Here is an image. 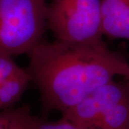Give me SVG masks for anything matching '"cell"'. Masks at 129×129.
Wrapping results in <instances>:
<instances>
[{
  "label": "cell",
  "mask_w": 129,
  "mask_h": 129,
  "mask_svg": "<svg viewBox=\"0 0 129 129\" xmlns=\"http://www.w3.org/2000/svg\"><path fill=\"white\" fill-rule=\"evenodd\" d=\"M26 69L40 92L43 118L70 109L97 88L129 73V63L103 42L42 41L27 55Z\"/></svg>",
  "instance_id": "1"
},
{
  "label": "cell",
  "mask_w": 129,
  "mask_h": 129,
  "mask_svg": "<svg viewBox=\"0 0 129 129\" xmlns=\"http://www.w3.org/2000/svg\"><path fill=\"white\" fill-rule=\"evenodd\" d=\"M103 36L129 41V0H100Z\"/></svg>",
  "instance_id": "5"
},
{
  "label": "cell",
  "mask_w": 129,
  "mask_h": 129,
  "mask_svg": "<svg viewBox=\"0 0 129 129\" xmlns=\"http://www.w3.org/2000/svg\"><path fill=\"white\" fill-rule=\"evenodd\" d=\"M47 26L57 40L85 44L104 42L100 0H50Z\"/></svg>",
  "instance_id": "3"
},
{
  "label": "cell",
  "mask_w": 129,
  "mask_h": 129,
  "mask_svg": "<svg viewBox=\"0 0 129 129\" xmlns=\"http://www.w3.org/2000/svg\"><path fill=\"white\" fill-rule=\"evenodd\" d=\"M129 96L127 81L112 80L104 84L78 104L62 113V117L77 124L95 128L103 115L113 106Z\"/></svg>",
  "instance_id": "4"
},
{
  "label": "cell",
  "mask_w": 129,
  "mask_h": 129,
  "mask_svg": "<svg viewBox=\"0 0 129 129\" xmlns=\"http://www.w3.org/2000/svg\"><path fill=\"white\" fill-rule=\"evenodd\" d=\"M31 78L27 70L0 83V110L12 108L21 99Z\"/></svg>",
  "instance_id": "6"
},
{
  "label": "cell",
  "mask_w": 129,
  "mask_h": 129,
  "mask_svg": "<svg viewBox=\"0 0 129 129\" xmlns=\"http://www.w3.org/2000/svg\"><path fill=\"white\" fill-rule=\"evenodd\" d=\"M124 80H125V81H127L128 82V83L129 84V73L125 76L124 77Z\"/></svg>",
  "instance_id": "12"
},
{
  "label": "cell",
  "mask_w": 129,
  "mask_h": 129,
  "mask_svg": "<svg viewBox=\"0 0 129 129\" xmlns=\"http://www.w3.org/2000/svg\"><path fill=\"white\" fill-rule=\"evenodd\" d=\"M40 118L31 114L28 106L15 108L14 115L6 129H37Z\"/></svg>",
  "instance_id": "8"
},
{
  "label": "cell",
  "mask_w": 129,
  "mask_h": 129,
  "mask_svg": "<svg viewBox=\"0 0 129 129\" xmlns=\"http://www.w3.org/2000/svg\"><path fill=\"white\" fill-rule=\"evenodd\" d=\"M96 129H129V96L113 106L95 125Z\"/></svg>",
  "instance_id": "7"
},
{
  "label": "cell",
  "mask_w": 129,
  "mask_h": 129,
  "mask_svg": "<svg viewBox=\"0 0 129 129\" xmlns=\"http://www.w3.org/2000/svg\"><path fill=\"white\" fill-rule=\"evenodd\" d=\"M24 71L15 62L11 54L0 48V83Z\"/></svg>",
  "instance_id": "9"
},
{
  "label": "cell",
  "mask_w": 129,
  "mask_h": 129,
  "mask_svg": "<svg viewBox=\"0 0 129 129\" xmlns=\"http://www.w3.org/2000/svg\"><path fill=\"white\" fill-rule=\"evenodd\" d=\"M37 129H96L92 127H87L79 125L62 117L60 120L53 122H48L45 118H40Z\"/></svg>",
  "instance_id": "10"
},
{
  "label": "cell",
  "mask_w": 129,
  "mask_h": 129,
  "mask_svg": "<svg viewBox=\"0 0 129 129\" xmlns=\"http://www.w3.org/2000/svg\"><path fill=\"white\" fill-rule=\"evenodd\" d=\"M47 0H0V48L28 55L42 42L47 28Z\"/></svg>",
  "instance_id": "2"
},
{
  "label": "cell",
  "mask_w": 129,
  "mask_h": 129,
  "mask_svg": "<svg viewBox=\"0 0 129 129\" xmlns=\"http://www.w3.org/2000/svg\"><path fill=\"white\" fill-rule=\"evenodd\" d=\"M15 108H9L0 111V129H6L14 115Z\"/></svg>",
  "instance_id": "11"
}]
</instances>
